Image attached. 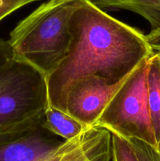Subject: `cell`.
I'll return each instance as SVG.
<instances>
[{"label": "cell", "mask_w": 160, "mask_h": 161, "mask_svg": "<svg viewBox=\"0 0 160 161\" xmlns=\"http://www.w3.org/2000/svg\"><path fill=\"white\" fill-rule=\"evenodd\" d=\"M71 42L64 58L46 77L49 104L66 112L69 90L78 80L98 75L116 83L155 52L145 35L91 3L82 0L69 20Z\"/></svg>", "instance_id": "6da1fadb"}, {"label": "cell", "mask_w": 160, "mask_h": 161, "mask_svg": "<svg viewBox=\"0 0 160 161\" xmlns=\"http://www.w3.org/2000/svg\"><path fill=\"white\" fill-rule=\"evenodd\" d=\"M82 0H47L10 32L15 58L46 78L59 64L71 42L69 20Z\"/></svg>", "instance_id": "7a4b0ae2"}, {"label": "cell", "mask_w": 160, "mask_h": 161, "mask_svg": "<svg viewBox=\"0 0 160 161\" xmlns=\"http://www.w3.org/2000/svg\"><path fill=\"white\" fill-rule=\"evenodd\" d=\"M147 59L141 61L125 77L109 99L94 127L104 128L126 139L141 140L158 149L147 109Z\"/></svg>", "instance_id": "3957f363"}, {"label": "cell", "mask_w": 160, "mask_h": 161, "mask_svg": "<svg viewBox=\"0 0 160 161\" xmlns=\"http://www.w3.org/2000/svg\"><path fill=\"white\" fill-rule=\"evenodd\" d=\"M48 105L42 72L17 58L0 67V130L43 113Z\"/></svg>", "instance_id": "277c9868"}, {"label": "cell", "mask_w": 160, "mask_h": 161, "mask_svg": "<svg viewBox=\"0 0 160 161\" xmlns=\"http://www.w3.org/2000/svg\"><path fill=\"white\" fill-rule=\"evenodd\" d=\"M44 112L0 130V161H42L64 141L43 127Z\"/></svg>", "instance_id": "5b68a950"}, {"label": "cell", "mask_w": 160, "mask_h": 161, "mask_svg": "<svg viewBox=\"0 0 160 161\" xmlns=\"http://www.w3.org/2000/svg\"><path fill=\"white\" fill-rule=\"evenodd\" d=\"M124 80L113 83L98 75H89L78 80L67 94L66 112L84 125L94 127L109 99Z\"/></svg>", "instance_id": "8992f818"}, {"label": "cell", "mask_w": 160, "mask_h": 161, "mask_svg": "<svg viewBox=\"0 0 160 161\" xmlns=\"http://www.w3.org/2000/svg\"><path fill=\"white\" fill-rule=\"evenodd\" d=\"M111 134L99 127H91L68 140L42 161H111Z\"/></svg>", "instance_id": "52a82bcc"}, {"label": "cell", "mask_w": 160, "mask_h": 161, "mask_svg": "<svg viewBox=\"0 0 160 161\" xmlns=\"http://www.w3.org/2000/svg\"><path fill=\"white\" fill-rule=\"evenodd\" d=\"M147 109L157 147L160 150V53H154L147 59L146 72Z\"/></svg>", "instance_id": "ba28073f"}, {"label": "cell", "mask_w": 160, "mask_h": 161, "mask_svg": "<svg viewBox=\"0 0 160 161\" xmlns=\"http://www.w3.org/2000/svg\"><path fill=\"white\" fill-rule=\"evenodd\" d=\"M42 125L52 133L64 140L75 138L89 128V127L82 124L67 112L55 108L50 104L44 112Z\"/></svg>", "instance_id": "9c48e42d"}, {"label": "cell", "mask_w": 160, "mask_h": 161, "mask_svg": "<svg viewBox=\"0 0 160 161\" xmlns=\"http://www.w3.org/2000/svg\"><path fill=\"white\" fill-rule=\"evenodd\" d=\"M97 7L117 8L139 14L149 22L152 30L160 28V0H89Z\"/></svg>", "instance_id": "30bf717a"}, {"label": "cell", "mask_w": 160, "mask_h": 161, "mask_svg": "<svg viewBox=\"0 0 160 161\" xmlns=\"http://www.w3.org/2000/svg\"><path fill=\"white\" fill-rule=\"evenodd\" d=\"M111 160L139 161L130 142L115 134H111Z\"/></svg>", "instance_id": "8fae6325"}, {"label": "cell", "mask_w": 160, "mask_h": 161, "mask_svg": "<svg viewBox=\"0 0 160 161\" xmlns=\"http://www.w3.org/2000/svg\"><path fill=\"white\" fill-rule=\"evenodd\" d=\"M139 161H160V150L148 143L136 138H129Z\"/></svg>", "instance_id": "7c38bea8"}, {"label": "cell", "mask_w": 160, "mask_h": 161, "mask_svg": "<svg viewBox=\"0 0 160 161\" xmlns=\"http://www.w3.org/2000/svg\"><path fill=\"white\" fill-rule=\"evenodd\" d=\"M39 0H0V21L13 12Z\"/></svg>", "instance_id": "4fadbf2b"}, {"label": "cell", "mask_w": 160, "mask_h": 161, "mask_svg": "<svg viewBox=\"0 0 160 161\" xmlns=\"http://www.w3.org/2000/svg\"><path fill=\"white\" fill-rule=\"evenodd\" d=\"M145 39L155 53H160V28L152 30L148 34L145 35Z\"/></svg>", "instance_id": "5bb4252c"}]
</instances>
